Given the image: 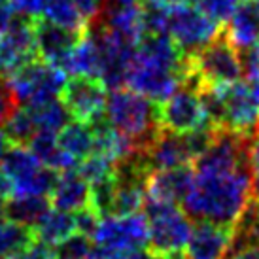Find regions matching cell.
Returning a JSON list of instances; mask_svg holds the SVG:
<instances>
[{
  "instance_id": "obj_1",
  "label": "cell",
  "mask_w": 259,
  "mask_h": 259,
  "mask_svg": "<svg viewBox=\"0 0 259 259\" xmlns=\"http://www.w3.org/2000/svg\"><path fill=\"white\" fill-rule=\"evenodd\" d=\"M250 165L231 170H195L182 201L184 212L197 222L233 225L250 201Z\"/></svg>"
},
{
  "instance_id": "obj_2",
  "label": "cell",
  "mask_w": 259,
  "mask_h": 259,
  "mask_svg": "<svg viewBox=\"0 0 259 259\" xmlns=\"http://www.w3.org/2000/svg\"><path fill=\"white\" fill-rule=\"evenodd\" d=\"M112 93L106 97L104 115L106 121L129 137L138 150L142 151L151 142V138L157 135L159 127L157 106L148 97L137 93L133 89H110Z\"/></svg>"
},
{
  "instance_id": "obj_3",
  "label": "cell",
  "mask_w": 259,
  "mask_h": 259,
  "mask_svg": "<svg viewBox=\"0 0 259 259\" xmlns=\"http://www.w3.org/2000/svg\"><path fill=\"white\" fill-rule=\"evenodd\" d=\"M242 78L238 50L220 34L186 61V81L191 87L229 85Z\"/></svg>"
},
{
  "instance_id": "obj_4",
  "label": "cell",
  "mask_w": 259,
  "mask_h": 259,
  "mask_svg": "<svg viewBox=\"0 0 259 259\" xmlns=\"http://www.w3.org/2000/svg\"><path fill=\"white\" fill-rule=\"evenodd\" d=\"M146 220H148V248L155 255L184 252L191 235V218L178 204L146 201Z\"/></svg>"
},
{
  "instance_id": "obj_5",
  "label": "cell",
  "mask_w": 259,
  "mask_h": 259,
  "mask_svg": "<svg viewBox=\"0 0 259 259\" xmlns=\"http://www.w3.org/2000/svg\"><path fill=\"white\" fill-rule=\"evenodd\" d=\"M4 81L17 102L36 104L61 97L66 83V74L59 66L32 59L6 76Z\"/></svg>"
},
{
  "instance_id": "obj_6",
  "label": "cell",
  "mask_w": 259,
  "mask_h": 259,
  "mask_svg": "<svg viewBox=\"0 0 259 259\" xmlns=\"http://www.w3.org/2000/svg\"><path fill=\"white\" fill-rule=\"evenodd\" d=\"M97 250L127 255L148 244V220L144 214H106L101 216L93 235Z\"/></svg>"
},
{
  "instance_id": "obj_7",
  "label": "cell",
  "mask_w": 259,
  "mask_h": 259,
  "mask_svg": "<svg viewBox=\"0 0 259 259\" xmlns=\"http://www.w3.org/2000/svg\"><path fill=\"white\" fill-rule=\"evenodd\" d=\"M165 32L172 38L182 53L189 57L220 36V25L202 14L201 8L176 2L168 8Z\"/></svg>"
},
{
  "instance_id": "obj_8",
  "label": "cell",
  "mask_w": 259,
  "mask_h": 259,
  "mask_svg": "<svg viewBox=\"0 0 259 259\" xmlns=\"http://www.w3.org/2000/svg\"><path fill=\"white\" fill-rule=\"evenodd\" d=\"M222 129L252 138L259 125V79L242 78L222 85Z\"/></svg>"
},
{
  "instance_id": "obj_9",
  "label": "cell",
  "mask_w": 259,
  "mask_h": 259,
  "mask_svg": "<svg viewBox=\"0 0 259 259\" xmlns=\"http://www.w3.org/2000/svg\"><path fill=\"white\" fill-rule=\"evenodd\" d=\"M184 81H186L184 74L144 57L135 48V53H133L129 66H127V76H125V83L133 91L144 95L153 102H163Z\"/></svg>"
},
{
  "instance_id": "obj_10",
  "label": "cell",
  "mask_w": 259,
  "mask_h": 259,
  "mask_svg": "<svg viewBox=\"0 0 259 259\" xmlns=\"http://www.w3.org/2000/svg\"><path fill=\"white\" fill-rule=\"evenodd\" d=\"M157 108L159 127L168 133L186 135L208 125L201 97L195 87L176 89L170 97H166Z\"/></svg>"
},
{
  "instance_id": "obj_11",
  "label": "cell",
  "mask_w": 259,
  "mask_h": 259,
  "mask_svg": "<svg viewBox=\"0 0 259 259\" xmlns=\"http://www.w3.org/2000/svg\"><path fill=\"white\" fill-rule=\"evenodd\" d=\"M106 97L108 93L101 79L85 76L66 78V83L61 91V101L66 106L70 117L89 125L101 121L104 117Z\"/></svg>"
},
{
  "instance_id": "obj_12",
  "label": "cell",
  "mask_w": 259,
  "mask_h": 259,
  "mask_svg": "<svg viewBox=\"0 0 259 259\" xmlns=\"http://www.w3.org/2000/svg\"><path fill=\"white\" fill-rule=\"evenodd\" d=\"M34 57L36 46L32 21L25 17L12 19L10 27L0 34V79L10 76Z\"/></svg>"
},
{
  "instance_id": "obj_13",
  "label": "cell",
  "mask_w": 259,
  "mask_h": 259,
  "mask_svg": "<svg viewBox=\"0 0 259 259\" xmlns=\"http://www.w3.org/2000/svg\"><path fill=\"white\" fill-rule=\"evenodd\" d=\"M140 159L150 172L159 168L187 166L189 163H193L195 155L189 148L186 135H176L161 129L151 138L150 144L140 151Z\"/></svg>"
},
{
  "instance_id": "obj_14",
  "label": "cell",
  "mask_w": 259,
  "mask_h": 259,
  "mask_svg": "<svg viewBox=\"0 0 259 259\" xmlns=\"http://www.w3.org/2000/svg\"><path fill=\"white\" fill-rule=\"evenodd\" d=\"M233 246V231L229 225L199 222L191 227L186 244V259H227Z\"/></svg>"
},
{
  "instance_id": "obj_15",
  "label": "cell",
  "mask_w": 259,
  "mask_h": 259,
  "mask_svg": "<svg viewBox=\"0 0 259 259\" xmlns=\"http://www.w3.org/2000/svg\"><path fill=\"white\" fill-rule=\"evenodd\" d=\"M34 27V46H36V55H40L44 63L61 66V63L66 59L74 48V44L78 42V32L68 30L65 27H59L55 23L48 21V19H34L32 21Z\"/></svg>"
},
{
  "instance_id": "obj_16",
  "label": "cell",
  "mask_w": 259,
  "mask_h": 259,
  "mask_svg": "<svg viewBox=\"0 0 259 259\" xmlns=\"http://www.w3.org/2000/svg\"><path fill=\"white\" fill-rule=\"evenodd\" d=\"M191 178L193 172L189 166L150 170L146 176V201L182 204L191 186Z\"/></svg>"
},
{
  "instance_id": "obj_17",
  "label": "cell",
  "mask_w": 259,
  "mask_h": 259,
  "mask_svg": "<svg viewBox=\"0 0 259 259\" xmlns=\"http://www.w3.org/2000/svg\"><path fill=\"white\" fill-rule=\"evenodd\" d=\"M50 199L55 208L74 214V212L89 206L91 187L78 170L68 168V170H63L61 174H57L55 184L51 187Z\"/></svg>"
},
{
  "instance_id": "obj_18",
  "label": "cell",
  "mask_w": 259,
  "mask_h": 259,
  "mask_svg": "<svg viewBox=\"0 0 259 259\" xmlns=\"http://www.w3.org/2000/svg\"><path fill=\"white\" fill-rule=\"evenodd\" d=\"M93 133H95V153H99L102 157L110 159L114 165H121L127 163L131 159H135L140 155L138 146L131 140L129 137H125L123 133L114 129L108 121L93 123Z\"/></svg>"
},
{
  "instance_id": "obj_19",
  "label": "cell",
  "mask_w": 259,
  "mask_h": 259,
  "mask_svg": "<svg viewBox=\"0 0 259 259\" xmlns=\"http://www.w3.org/2000/svg\"><path fill=\"white\" fill-rule=\"evenodd\" d=\"M65 70L68 76H85V78L99 79V70H101V55H99V46L91 27L79 36V40L74 44L70 53L59 66Z\"/></svg>"
},
{
  "instance_id": "obj_20",
  "label": "cell",
  "mask_w": 259,
  "mask_h": 259,
  "mask_svg": "<svg viewBox=\"0 0 259 259\" xmlns=\"http://www.w3.org/2000/svg\"><path fill=\"white\" fill-rule=\"evenodd\" d=\"M42 166L44 165L27 146L10 144L0 157V172L12 182V195L21 186H25Z\"/></svg>"
},
{
  "instance_id": "obj_21",
  "label": "cell",
  "mask_w": 259,
  "mask_h": 259,
  "mask_svg": "<svg viewBox=\"0 0 259 259\" xmlns=\"http://www.w3.org/2000/svg\"><path fill=\"white\" fill-rule=\"evenodd\" d=\"M104 27L115 32L117 36L127 40L129 44L137 46L142 36L146 34L144 15H142V6H112L110 12H106V21Z\"/></svg>"
},
{
  "instance_id": "obj_22",
  "label": "cell",
  "mask_w": 259,
  "mask_h": 259,
  "mask_svg": "<svg viewBox=\"0 0 259 259\" xmlns=\"http://www.w3.org/2000/svg\"><path fill=\"white\" fill-rule=\"evenodd\" d=\"M76 233V220H74L72 212H65V210H48L40 222L32 227V235L36 240H40L42 244L55 248L61 244L63 240L68 237H72Z\"/></svg>"
},
{
  "instance_id": "obj_23",
  "label": "cell",
  "mask_w": 259,
  "mask_h": 259,
  "mask_svg": "<svg viewBox=\"0 0 259 259\" xmlns=\"http://www.w3.org/2000/svg\"><path fill=\"white\" fill-rule=\"evenodd\" d=\"M27 146L44 166H48L55 172L68 170V168H72L76 165V161L72 157H68L66 151L59 146L57 133L36 131V135L30 138V142Z\"/></svg>"
},
{
  "instance_id": "obj_24",
  "label": "cell",
  "mask_w": 259,
  "mask_h": 259,
  "mask_svg": "<svg viewBox=\"0 0 259 259\" xmlns=\"http://www.w3.org/2000/svg\"><path fill=\"white\" fill-rule=\"evenodd\" d=\"M59 146L66 151L68 157H72L76 163L91 155L95 150V133L93 125L83 121H68L63 129L57 133Z\"/></svg>"
},
{
  "instance_id": "obj_25",
  "label": "cell",
  "mask_w": 259,
  "mask_h": 259,
  "mask_svg": "<svg viewBox=\"0 0 259 259\" xmlns=\"http://www.w3.org/2000/svg\"><path fill=\"white\" fill-rule=\"evenodd\" d=\"M48 210H50V197L19 195V197H10V201L4 202V218L30 229L40 222V218Z\"/></svg>"
},
{
  "instance_id": "obj_26",
  "label": "cell",
  "mask_w": 259,
  "mask_h": 259,
  "mask_svg": "<svg viewBox=\"0 0 259 259\" xmlns=\"http://www.w3.org/2000/svg\"><path fill=\"white\" fill-rule=\"evenodd\" d=\"M32 119L36 123L38 131H48V133H59L72 117L68 114L66 106L59 99H50L36 104H27Z\"/></svg>"
},
{
  "instance_id": "obj_27",
  "label": "cell",
  "mask_w": 259,
  "mask_h": 259,
  "mask_svg": "<svg viewBox=\"0 0 259 259\" xmlns=\"http://www.w3.org/2000/svg\"><path fill=\"white\" fill-rule=\"evenodd\" d=\"M42 15L48 21L74 30L78 34H83L89 29V23L83 19V15L78 12L72 0H44Z\"/></svg>"
},
{
  "instance_id": "obj_28",
  "label": "cell",
  "mask_w": 259,
  "mask_h": 259,
  "mask_svg": "<svg viewBox=\"0 0 259 259\" xmlns=\"http://www.w3.org/2000/svg\"><path fill=\"white\" fill-rule=\"evenodd\" d=\"M34 240L32 229L12 220H0V259H12Z\"/></svg>"
},
{
  "instance_id": "obj_29",
  "label": "cell",
  "mask_w": 259,
  "mask_h": 259,
  "mask_svg": "<svg viewBox=\"0 0 259 259\" xmlns=\"http://www.w3.org/2000/svg\"><path fill=\"white\" fill-rule=\"evenodd\" d=\"M36 123L32 119L29 108H15L14 114L4 121V135L10 140V144L27 146L30 138L36 135Z\"/></svg>"
},
{
  "instance_id": "obj_30",
  "label": "cell",
  "mask_w": 259,
  "mask_h": 259,
  "mask_svg": "<svg viewBox=\"0 0 259 259\" xmlns=\"http://www.w3.org/2000/svg\"><path fill=\"white\" fill-rule=\"evenodd\" d=\"M115 170H117V165H114L110 159L102 157V155L95 153V151L91 155H87L85 159H81V165L78 168V172L83 176V180L89 186H95L99 182L114 178Z\"/></svg>"
},
{
  "instance_id": "obj_31",
  "label": "cell",
  "mask_w": 259,
  "mask_h": 259,
  "mask_svg": "<svg viewBox=\"0 0 259 259\" xmlns=\"http://www.w3.org/2000/svg\"><path fill=\"white\" fill-rule=\"evenodd\" d=\"M91 250H93V244L89 242V237L74 233L72 237L55 246L53 259H87Z\"/></svg>"
},
{
  "instance_id": "obj_32",
  "label": "cell",
  "mask_w": 259,
  "mask_h": 259,
  "mask_svg": "<svg viewBox=\"0 0 259 259\" xmlns=\"http://www.w3.org/2000/svg\"><path fill=\"white\" fill-rule=\"evenodd\" d=\"M240 0H199L197 4L202 14H206L214 23L223 25L231 19L233 12L237 10Z\"/></svg>"
},
{
  "instance_id": "obj_33",
  "label": "cell",
  "mask_w": 259,
  "mask_h": 259,
  "mask_svg": "<svg viewBox=\"0 0 259 259\" xmlns=\"http://www.w3.org/2000/svg\"><path fill=\"white\" fill-rule=\"evenodd\" d=\"M238 59H240V68L244 78L259 79V44H252L238 50Z\"/></svg>"
},
{
  "instance_id": "obj_34",
  "label": "cell",
  "mask_w": 259,
  "mask_h": 259,
  "mask_svg": "<svg viewBox=\"0 0 259 259\" xmlns=\"http://www.w3.org/2000/svg\"><path fill=\"white\" fill-rule=\"evenodd\" d=\"M74 6L78 8V12L83 15V19L89 23V27H93L101 21L104 14V0H72Z\"/></svg>"
},
{
  "instance_id": "obj_35",
  "label": "cell",
  "mask_w": 259,
  "mask_h": 259,
  "mask_svg": "<svg viewBox=\"0 0 259 259\" xmlns=\"http://www.w3.org/2000/svg\"><path fill=\"white\" fill-rule=\"evenodd\" d=\"M10 6L14 10V14H17L19 17L34 21L42 15L44 0H10Z\"/></svg>"
},
{
  "instance_id": "obj_36",
  "label": "cell",
  "mask_w": 259,
  "mask_h": 259,
  "mask_svg": "<svg viewBox=\"0 0 259 259\" xmlns=\"http://www.w3.org/2000/svg\"><path fill=\"white\" fill-rule=\"evenodd\" d=\"M12 259H53V250L50 246L42 244L40 240H32L27 248H23Z\"/></svg>"
},
{
  "instance_id": "obj_37",
  "label": "cell",
  "mask_w": 259,
  "mask_h": 259,
  "mask_svg": "<svg viewBox=\"0 0 259 259\" xmlns=\"http://www.w3.org/2000/svg\"><path fill=\"white\" fill-rule=\"evenodd\" d=\"M15 108H17L15 97L12 95V91L8 89L6 81L0 79V125H4V121L14 114Z\"/></svg>"
},
{
  "instance_id": "obj_38",
  "label": "cell",
  "mask_w": 259,
  "mask_h": 259,
  "mask_svg": "<svg viewBox=\"0 0 259 259\" xmlns=\"http://www.w3.org/2000/svg\"><path fill=\"white\" fill-rule=\"evenodd\" d=\"M227 259H259V244H246L233 248Z\"/></svg>"
},
{
  "instance_id": "obj_39",
  "label": "cell",
  "mask_w": 259,
  "mask_h": 259,
  "mask_svg": "<svg viewBox=\"0 0 259 259\" xmlns=\"http://www.w3.org/2000/svg\"><path fill=\"white\" fill-rule=\"evenodd\" d=\"M14 19V10L10 6L8 0H0V34L10 27V23Z\"/></svg>"
},
{
  "instance_id": "obj_40",
  "label": "cell",
  "mask_w": 259,
  "mask_h": 259,
  "mask_svg": "<svg viewBox=\"0 0 259 259\" xmlns=\"http://www.w3.org/2000/svg\"><path fill=\"white\" fill-rule=\"evenodd\" d=\"M248 163H250V168L259 172V137L250 142V148H248Z\"/></svg>"
},
{
  "instance_id": "obj_41",
  "label": "cell",
  "mask_w": 259,
  "mask_h": 259,
  "mask_svg": "<svg viewBox=\"0 0 259 259\" xmlns=\"http://www.w3.org/2000/svg\"><path fill=\"white\" fill-rule=\"evenodd\" d=\"M250 199L259 204V172L252 174V182H250Z\"/></svg>"
},
{
  "instance_id": "obj_42",
  "label": "cell",
  "mask_w": 259,
  "mask_h": 259,
  "mask_svg": "<svg viewBox=\"0 0 259 259\" xmlns=\"http://www.w3.org/2000/svg\"><path fill=\"white\" fill-rule=\"evenodd\" d=\"M125 255H117V253H108V252H102V250H91L89 257L87 259H123Z\"/></svg>"
},
{
  "instance_id": "obj_43",
  "label": "cell",
  "mask_w": 259,
  "mask_h": 259,
  "mask_svg": "<svg viewBox=\"0 0 259 259\" xmlns=\"http://www.w3.org/2000/svg\"><path fill=\"white\" fill-rule=\"evenodd\" d=\"M123 259H157V255L151 253L150 250H148V252H146V250H135V252L127 253Z\"/></svg>"
},
{
  "instance_id": "obj_44",
  "label": "cell",
  "mask_w": 259,
  "mask_h": 259,
  "mask_svg": "<svg viewBox=\"0 0 259 259\" xmlns=\"http://www.w3.org/2000/svg\"><path fill=\"white\" fill-rule=\"evenodd\" d=\"M142 0H114L115 6H137Z\"/></svg>"
},
{
  "instance_id": "obj_45",
  "label": "cell",
  "mask_w": 259,
  "mask_h": 259,
  "mask_svg": "<svg viewBox=\"0 0 259 259\" xmlns=\"http://www.w3.org/2000/svg\"><path fill=\"white\" fill-rule=\"evenodd\" d=\"M157 259H186V255L182 252H178V253H168V255H157Z\"/></svg>"
},
{
  "instance_id": "obj_46",
  "label": "cell",
  "mask_w": 259,
  "mask_h": 259,
  "mask_svg": "<svg viewBox=\"0 0 259 259\" xmlns=\"http://www.w3.org/2000/svg\"><path fill=\"white\" fill-rule=\"evenodd\" d=\"M148 2H153V4H161V6H172L178 0H148Z\"/></svg>"
},
{
  "instance_id": "obj_47",
  "label": "cell",
  "mask_w": 259,
  "mask_h": 259,
  "mask_svg": "<svg viewBox=\"0 0 259 259\" xmlns=\"http://www.w3.org/2000/svg\"><path fill=\"white\" fill-rule=\"evenodd\" d=\"M4 197H0V220H2V218H4Z\"/></svg>"
},
{
  "instance_id": "obj_48",
  "label": "cell",
  "mask_w": 259,
  "mask_h": 259,
  "mask_svg": "<svg viewBox=\"0 0 259 259\" xmlns=\"http://www.w3.org/2000/svg\"><path fill=\"white\" fill-rule=\"evenodd\" d=\"M178 2H182V4H197L199 0H178Z\"/></svg>"
},
{
  "instance_id": "obj_49",
  "label": "cell",
  "mask_w": 259,
  "mask_h": 259,
  "mask_svg": "<svg viewBox=\"0 0 259 259\" xmlns=\"http://www.w3.org/2000/svg\"><path fill=\"white\" fill-rule=\"evenodd\" d=\"M255 135H257V137H259V125H257V131H255Z\"/></svg>"
},
{
  "instance_id": "obj_50",
  "label": "cell",
  "mask_w": 259,
  "mask_h": 259,
  "mask_svg": "<svg viewBox=\"0 0 259 259\" xmlns=\"http://www.w3.org/2000/svg\"><path fill=\"white\" fill-rule=\"evenodd\" d=\"M257 44H259V38H257Z\"/></svg>"
},
{
  "instance_id": "obj_51",
  "label": "cell",
  "mask_w": 259,
  "mask_h": 259,
  "mask_svg": "<svg viewBox=\"0 0 259 259\" xmlns=\"http://www.w3.org/2000/svg\"><path fill=\"white\" fill-rule=\"evenodd\" d=\"M8 2H10V0H8Z\"/></svg>"
}]
</instances>
